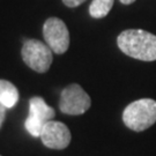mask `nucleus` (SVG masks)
I'll return each mask as SVG.
<instances>
[{"mask_svg": "<svg viewBox=\"0 0 156 156\" xmlns=\"http://www.w3.org/2000/svg\"><path fill=\"white\" fill-rule=\"evenodd\" d=\"M117 45L126 56L141 62L156 60V36L142 29H127L119 34Z\"/></svg>", "mask_w": 156, "mask_h": 156, "instance_id": "1", "label": "nucleus"}, {"mask_svg": "<svg viewBox=\"0 0 156 156\" xmlns=\"http://www.w3.org/2000/svg\"><path fill=\"white\" fill-rule=\"evenodd\" d=\"M125 126L134 132H142L156 123V101L141 98L129 103L123 111Z\"/></svg>", "mask_w": 156, "mask_h": 156, "instance_id": "2", "label": "nucleus"}, {"mask_svg": "<svg viewBox=\"0 0 156 156\" xmlns=\"http://www.w3.org/2000/svg\"><path fill=\"white\" fill-rule=\"evenodd\" d=\"M21 56L23 62L37 73L48 72L53 60L52 50L38 39L24 41Z\"/></svg>", "mask_w": 156, "mask_h": 156, "instance_id": "3", "label": "nucleus"}, {"mask_svg": "<svg viewBox=\"0 0 156 156\" xmlns=\"http://www.w3.org/2000/svg\"><path fill=\"white\" fill-rule=\"evenodd\" d=\"M91 106L90 96L78 83L68 84L62 90L59 109L68 116H80L89 110Z\"/></svg>", "mask_w": 156, "mask_h": 156, "instance_id": "4", "label": "nucleus"}, {"mask_svg": "<svg viewBox=\"0 0 156 156\" xmlns=\"http://www.w3.org/2000/svg\"><path fill=\"white\" fill-rule=\"evenodd\" d=\"M45 44L56 55L65 53L69 48V31L65 22L58 17H49L43 24Z\"/></svg>", "mask_w": 156, "mask_h": 156, "instance_id": "5", "label": "nucleus"}, {"mask_svg": "<svg viewBox=\"0 0 156 156\" xmlns=\"http://www.w3.org/2000/svg\"><path fill=\"white\" fill-rule=\"evenodd\" d=\"M56 116V111L45 103L39 96H34L29 100V115L26 119V129L30 135L38 138L42 128L49 120H52Z\"/></svg>", "mask_w": 156, "mask_h": 156, "instance_id": "6", "label": "nucleus"}, {"mask_svg": "<svg viewBox=\"0 0 156 156\" xmlns=\"http://www.w3.org/2000/svg\"><path fill=\"white\" fill-rule=\"evenodd\" d=\"M39 138L43 145L50 149L62 151L68 147L72 140V134L69 128L62 122L49 120L45 124Z\"/></svg>", "mask_w": 156, "mask_h": 156, "instance_id": "7", "label": "nucleus"}, {"mask_svg": "<svg viewBox=\"0 0 156 156\" xmlns=\"http://www.w3.org/2000/svg\"><path fill=\"white\" fill-rule=\"evenodd\" d=\"M19 90L14 84L0 79V104L5 106L6 109H12L19 102Z\"/></svg>", "mask_w": 156, "mask_h": 156, "instance_id": "8", "label": "nucleus"}, {"mask_svg": "<svg viewBox=\"0 0 156 156\" xmlns=\"http://www.w3.org/2000/svg\"><path fill=\"white\" fill-rule=\"evenodd\" d=\"M115 0H93L89 6V14L94 19L105 17L113 7Z\"/></svg>", "mask_w": 156, "mask_h": 156, "instance_id": "9", "label": "nucleus"}, {"mask_svg": "<svg viewBox=\"0 0 156 156\" xmlns=\"http://www.w3.org/2000/svg\"><path fill=\"white\" fill-rule=\"evenodd\" d=\"M86 0H62L64 5L69 7V8H74V7H78L81 4H83Z\"/></svg>", "mask_w": 156, "mask_h": 156, "instance_id": "10", "label": "nucleus"}, {"mask_svg": "<svg viewBox=\"0 0 156 156\" xmlns=\"http://www.w3.org/2000/svg\"><path fill=\"white\" fill-rule=\"evenodd\" d=\"M6 109L5 106L2 104H0V128L2 127V124L5 122V118H6Z\"/></svg>", "mask_w": 156, "mask_h": 156, "instance_id": "11", "label": "nucleus"}, {"mask_svg": "<svg viewBox=\"0 0 156 156\" xmlns=\"http://www.w3.org/2000/svg\"><path fill=\"white\" fill-rule=\"evenodd\" d=\"M123 5H131V4H133L135 0H119Z\"/></svg>", "mask_w": 156, "mask_h": 156, "instance_id": "12", "label": "nucleus"}, {"mask_svg": "<svg viewBox=\"0 0 156 156\" xmlns=\"http://www.w3.org/2000/svg\"><path fill=\"white\" fill-rule=\"evenodd\" d=\"M0 156H1V155H0Z\"/></svg>", "mask_w": 156, "mask_h": 156, "instance_id": "13", "label": "nucleus"}]
</instances>
